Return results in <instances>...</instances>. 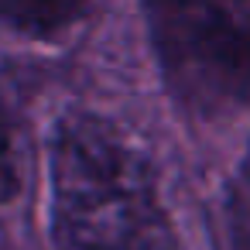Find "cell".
<instances>
[{
  "label": "cell",
  "mask_w": 250,
  "mask_h": 250,
  "mask_svg": "<svg viewBox=\"0 0 250 250\" xmlns=\"http://www.w3.org/2000/svg\"><path fill=\"white\" fill-rule=\"evenodd\" d=\"M52 236L59 250H178L141 151L96 117L52 137Z\"/></svg>",
  "instance_id": "obj_1"
},
{
  "label": "cell",
  "mask_w": 250,
  "mask_h": 250,
  "mask_svg": "<svg viewBox=\"0 0 250 250\" xmlns=\"http://www.w3.org/2000/svg\"><path fill=\"white\" fill-rule=\"evenodd\" d=\"M151 38L175 96L199 113L250 106V0H147Z\"/></svg>",
  "instance_id": "obj_2"
},
{
  "label": "cell",
  "mask_w": 250,
  "mask_h": 250,
  "mask_svg": "<svg viewBox=\"0 0 250 250\" xmlns=\"http://www.w3.org/2000/svg\"><path fill=\"white\" fill-rule=\"evenodd\" d=\"M93 0H0V28L31 35V38H52L65 28H72Z\"/></svg>",
  "instance_id": "obj_3"
},
{
  "label": "cell",
  "mask_w": 250,
  "mask_h": 250,
  "mask_svg": "<svg viewBox=\"0 0 250 250\" xmlns=\"http://www.w3.org/2000/svg\"><path fill=\"white\" fill-rule=\"evenodd\" d=\"M24 178V154H21V134L11 117V110L0 103V206L11 202L21 192Z\"/></svg>",
  "instance_id": "obj_4"
},
{
  "label": "cell",
  "mask_w": 250,
  "mask_h": 250,
  "mask_svg": "<svg viewBox=\"0 0 250 250\" xmlns=\"http://www.w3.org/2000/svg\"><path fill=\"white\" fill-rule=\"evenodd\" d=\"M229 250H250V151L229 185Z\"/></svg>",
  "instance_id": "obj_5"
}]
</instances>
